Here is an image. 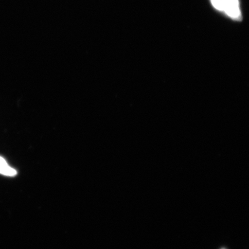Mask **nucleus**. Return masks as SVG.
I'll return each mask as SVG.
<instances>
[{
	"label": "nucleus",
	"instance_id": "f257e3e1",
	"mask_svg": "<svg viewBox=\"0 0 249 249\" xmlns=\"http://www.w3.org/2000/svg\"><path fill=\"white\" fill-rule=\"evenodd\" d=\"M221 1H222V11L225 12L229 17L236 20L242 19L238 0H221Z\"/></svg>",
	"mask_w": 249,
	"mask_h": 249
},
{
	"label": "nucleus",
	"instance_id": "20e7f679",
	"mask_svg": "<svg viewBox=\"0 0 249 249\" xmlns=\"http://www.w3.org/2000/svg\"><path fill=\"white\" fill-rule=\"evenodd\" d=\"M225 249V248H222V249Z\"/></svg>",
	"mask_w": 249,
	"mask_h": 249
},
{
	"label": "nucleus",
	"instance_id": "7ed1b4c3",
	"mask_svg": "<svg viewBox=\"0 0 249 249\" xmlns=\"http://www.w3.org/2000/svg\"><path fill=\"white\" fill-rule=\"evenodd\" d=\"M213 7L219 11H222V1L221 0H211Z\"/></svg>",
	"mask_w": 249,
	"mask_h": 249
},
{
	"label": "nucleus",
	"instance_id": "f03ea898",
	"mask_svg": "<svg viewBox=\"0 0 249 249\" xmlns=\"http://www.w3.org/2000/svg\"><path fill=\"white\" fill-rule=\"evenodd\" d=\"M0 174L6 176L13 177L17 174V171L8 164L4 158L0 157Z\"/></svg>",
	"mask_w": 249,
	"mask_h": 249
}]
</instances>
